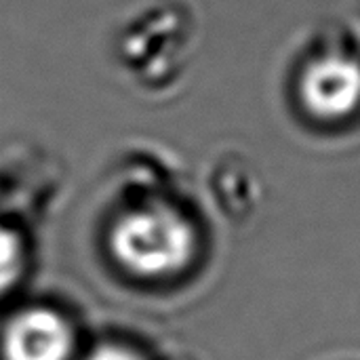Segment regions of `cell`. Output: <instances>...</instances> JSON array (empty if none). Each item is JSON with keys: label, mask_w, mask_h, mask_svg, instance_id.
Instances as JSON below:
<instances>
[{"label": "cell", "mask_w": 360, "mask_h": 360, "mask_svg": "<svg viewBox=\"0 0 360 360\" xmlns=\"http://www.w3.org/2000/svg\"><path fill=\"white\" fill-rule=\"evenodd\" d=\"M21 272V247L17 236L0 226V293L11 289Z\"/></svg>", "instance_id": "cell-4"}, {"label": "cell", "mask_w": 360, "mask_h": 360, "mask_svg": "<svg viewBox=\"0 0 360 360\" xmlns=\"http://www.w3.org/2000/svg\"><path fill=\"white\" fill-rule=\"evenodd\" d=\"M86 360H141L137 354L129 352V350H122V348H112V346H105V348H99L95 350Z\"/></svg>", "instance_id": "cell-5"}, {"label": "cell", "mask_w": 360, "mask_h": 360, "mask_svg": "<svg viewBox=\"0 0 360 360\" xmlns=\"http://www.w3.org/2000/svg\"><path fill=\"white\" fill-rule=\"evenodd\" d=\"M2 350L6 360H68L72 354V331L51 310H23L6 325Z\"/></svg>", "instance_id": "cell-3"}, {"label": "cell", "mask_w": 360, "mask_h": 360, "mask_svg": "<svg viewBox=\"0 0 360 360\" xmlns=\"http://www.w3.org/2000/svg\"><path fill=\"white\" fill-rule=\"evenodd\" d=\"M302 101L323 120L350 116L360 105V63L344 55L314 59L302 74Z\"/></svg>", "instance_id": "cell-2"}, {"label": "cell", "mask_w": 360, "mask_h": 360, "mask_svg": "<svg viewBox=\"0 0 360 360\" xmlns=\"http://www.w3.org/2000/svg\"><path fill=\"white\" fill-rule=\"evenodd\" d=\"M190 224L167 207L127 213L112 232L116 259L139 276H167L181 270L194 253Z\"/></svg>", "instance_id": "cell-1"}]
</instances>
